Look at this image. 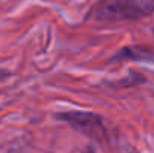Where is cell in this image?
<instances>
[{
    "label": "cell",
    "instance_id": "6da1fadb",
    "mask_svg": "<svg viewBox=\"0 0 154 153\" xmlns=\"http://www.w3.org/2000/svg\"><path fill=\"white\" fill-rule=\"evenodd\" d=\"M154 11V3L148 0H102L99 2L91 15L97 21H138Z\"/></svg>",
    "mask_w": 154,
    "mask_h": 153
},
{
    "label": "cell",
    "instance_id": "7a4b0ae2",
    "mask_svg": "<svg viewBox=\"0 0 154 153\" xmlns=\"http://www.w3.org/2000/svg\"><path fill=\"white\" fill-rule=\"evenodd\" d=\"M55 119L67 123L73 131H76L78 134H81V135H84L96 143L106 144L109 141L108 129L103 123V119L99 114H94L90 111L72 110V111L57 113Z\"/></svg>",
    "mask_w": 154,
    "mask_h": 153
},
{
    "label": "cell",
    "instance_id": "3957f363",
    "mask_svg": "<svg viewBox=\"0 0 154 153\" xmlns=\"http://www.w3.org/2000/svg\"><path fill=\"white\" fill-rule=\"evenodd\" d=\"M124 59H129V60H147V62H153L154 54L150 53L148 50L139 48V47H129V48L121 50L118 54H115L111 60L115 62V60H124Z\"/></svg>",
    "mask_w": 154,
    "mask_h": 153
},
{
    "label": "cell",
    "instance_id": "277c9868",
    "mask_svg": "<svg viewBox=\"0 0 154 153\" xmlns=\"http://www.w3.org/2000/svg\"><path fill=\"white\" fill-rule=\"evenodd\" d=\"M11 75V72L9 71H6V69H0V81L2 80H5V78H8Z\"/></svg>",
    "mask_w": 154,
    "mask_h": 153
}]
</instances>
